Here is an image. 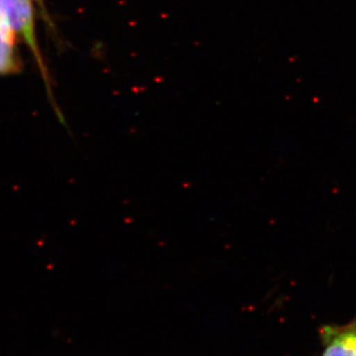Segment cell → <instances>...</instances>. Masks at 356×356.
<instances>
[{
    "mask_svg": "<svg viewBox=\"0 0 356 356\" xmlns=\"http://www.w3.org/2000/svg\"><path fill=\"white\" fill-rule=\"evenodd\" d=\"M0 25L21 35L39 58L31 0H0Z\"/></svg>",
    "mask_w": 356,
    "mask_h": 356,
    "instance_id": "6da1fadb",
    "label": "cell"
},
{
    "mask_svg": "<svg viewBox=\"0 0 356 356\" xmlns=\"http://www.w3.org/2000/svg\"><path fill=\"white\" fill-rule=\"evenodd\" d=\"M15 43V33L0 25V76L16 74L21 70Z\"/></svg>",
    "mask_w": 356,
    "mask_h": 356,
    "instance_id": "3957f363",
    "label": "cell"
},
{
    "mask_svg": "<svg viewBox=\"0 0 356 356\" xmlns=\"http://www.w3.org/2000/svg\"><path fill=\"white\" fill-rule=\"evenodd\" d=\"M320 337L322 356H356V316L346 325H323Z\"/></svg>",
    "mask_w": 356,
    "mask_h": 356,
    "instance_id": "7a4b0ae2",
    "label": "cell"
}]
</instances>
